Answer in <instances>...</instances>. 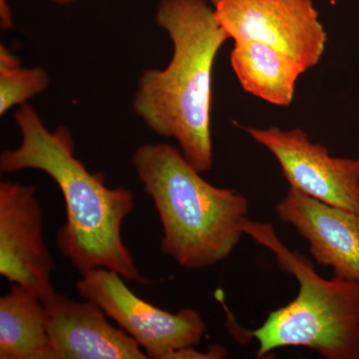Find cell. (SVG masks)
Instances as JSON below:
<instances>
[{"mask_svg":"<svg viewBox=\"0 0 359 359\" xmlns=\"http://www.w3.org/2000/svg\"><path fill=\"white\" fill-rule=\"evenodd\" d=\"M156 22L169 35L173 55L164 69L142 73L133 110L154 133L178 142L187 161L204 173L214 163L212 71L230 39L205 0H162Z\"/></svg>","mask_w":359,"mask_h":359,"instance_id":"obj_2","label":"cell"},{"mask_svg":"<svg viewBox=\"0 0 359 359\" xmlns=\"http://www.w3.org/2000/svg\"><path fill=\"white\" fill-rule=\"evenodd\" d=\"M21 135L18 148L0 155V171L39 170L57 184L66 205V222L57 233L61 252L77 271L104 268L124 280L145 283L122 238L123 222L134 209V194L109 188L100 173L93 174L74 154L69 130L50 131L28 104L14 113Z\"/></svg>","mask_w":359,"mask_h":359,"instance_id":"obj_1","label":"cell"},{"mask_svg":"<svg viewBox=\"0 0 359 359\" xmlns=\"http://www.w3.org/2000/svg\"><path fill=\"white\" fill-rule=\"evenodd\" d=\"M78 294L95 302L108 318L133 337L148 358L167 359L170 353L198 346L205 323L196 309L172 313L137 297L119 273L98 268L81 273Z\"/></svg>","mask_w":359,"mask_h":359,"instance_id":"obj_5","label":"cell"},{"mask_svg":"<svg viewBox=\"0 0 359 359\" xmlns=\"http://www.w3.org/2000/svg\"><path fill=\"white\" fill-rule=\"evenodd\" d=\"M244 233L275 255L278 266L299 283L289 304L269 313L250 332L259 344L257 358L283 347H306L327 359H359V283L321 278L313 263L290 250L269 224L245 219Z\"/></svg>","mask_w":359,"mask_h":359,"instance_id":"obj_4","label":"cell"},{"mask_svg":"<svg viewBox=\"0 0 359 359\" xmlns=\"http://www.w3.org/2000/svg\"><path fill=\"white\" fill-rule=\"evenodd\" d=\"M51 1L54 2V4H61V6H62V4H70V2L75 1V0H51Z\"/></svg>","mask_w":359,"mask_h":359,"instance_id":"obj_15","label":"cell"},{"mask_svg":"<svg viewBox=\"0 0 359 359\" xmlns=\"http://www.w3.org/2000/svg\"><path fill=\"white\" fill-rule=\"evenodd\" d=\"M132 164L159 215L165 255L188 269L209 268L230 256L249 212L243 194L205 181L169 144L139 146Z\"/></svg>","mask_w":359,"mask_h":359,"instance_id":"obj_3","label":"cell"},{"mask_svg":"<svg viewBox=\"0 0 359 359\" xmlns=\"http://www.w3.org/2000/svg\"><path fill=\"white\" fill-rule=\"evenodd\" d=\"M48 85V73L44 68L23 67L4 45H0V115L26 104Z\"/></svg>","mask_w":359,"mask_h":359,"instance_id":"obj_13","label":"cell"},{"mask_svg":"<svg viewBox=\"0 0 359 359\" xmlns=\"http://www.w3.org/2000/svg\"><path fill=\"white\" fill-rule=\"evenodd\" d=\"M240 128L273 155L290 188L359 214V158L332 157L301 128Z\"/></svg>","mask_w":359,"mask_h":359,"instance_id":"obj_7","label":"cell"},{"mask_svg":"<svg viewBox=\"0 0 359 359\" xmlns=\"http://www.w3.org/2000/svg\"><path fill=\"white\" fill-rule=\"evenodd\" d=\"M230 62L245 92L278 107L290 106L306 71L285 52L257 41L235 42Z\"/></svg>","mask_w":359,"mask_h":359,"instance_id":"obj_11","label":"cell"},{"mask_svg":"<svg viewBox=\"0 0 359 359\" xmlns=\"http://www.w3.org/2000/svg\"><path fill=\"white\" fill-rule=\"evenodd\" d=\"M36 187L0 183V275L45 302L55 294Z\"/></svg>","mask_w":359,"mask_h":359,"instance_id":"obj_8","label":"cell"},{"mask_svg":"<svg viewBox=\"0 0 359 359\" xmlns=\"http://www.w3.org/2000/svg\"><path fill=\"white\" fill-rule=\"evenodd\" d=\"M283 223L309 243V252L334 276L359 283V214L309 197L294 188L276 205Z\"/></svg>","mask_w":359,"mask_h":359,"instance_id":"obj_9","label":"cell"},{"mask_svg":"<svg viewBox=\"0 0 359 359\" xmlns=\"http://www.w3.org/2000/svg\"><path fill=\"white\" fill-rule=\"evenodd\" d=\"M52 359H147L138 342L113 327L95 302L55 292L44 302Z\"/></svg>","mask_w":359,"mask_h":359,"instance_id":"obj_10","label":"cell"},{"mask_svg":"<svg viewBox=\"0 0 359 359\" xmlns=\"http://www.w3.org/2000/svg\"><path fill=\"white\" fill-rule=\"evenodd\" d=\"M228 356V351L221 346H210L207 353H201L195 346L187 347L174 351L168 355L167 359H222Z\"/></svg>","mask_w":359,"mask_h":359,"instance_id":"obj_14","label":"cell"},{"mask_svg":"<svg viewBox=\"0 0 359 359\" xmlns=\"http://www.w3.org/2000/svg\"><path fill=\"white\" fill-rule=\"evenodd\" d=\"M211 6L235 42L271 45L306 71L325 54L327 34L311 0H211Z\"/></svg>","mask_w":359,"mask_h":359,"instance_id":"obj_6","label":"cell"},{"mask_svg":"<svg viewBox=\"0 0 359 359\" xmlns=\"http://www.w3.org/2000/svg\"><path fill=\"white\" fill-rule=\"evenodd\" d=\"M0 359H52L44 302L16 283L0 299Z\"/></svg>","mask_w":359,"mask_h":359,"instance_id":"obj_12","label":"cell"}]
</instances>
